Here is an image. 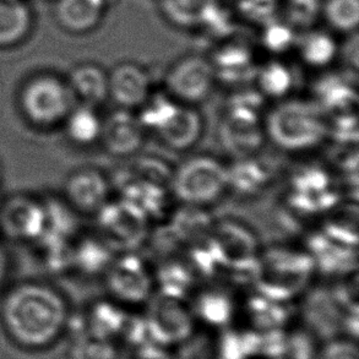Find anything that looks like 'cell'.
<instances>
[{"label": "cell", "instance_id": "6da1fadb", "mask_svg": "<svg viewBox=\"0 0 359 359\" xmlns=\"http://www.w3.org/2000/svg\"><path fill=\"white\" fill-rule=\"evenodd\" d=\"M0 316L16 344L39 350L63 334L70 314L68 303L55 288L41 282H24L5 294Z\"/></svg>", "mask_w": 359, "mask_h": 359}, {"label": "cell", "instance_id": "7a4b0ae2", "mask_svg": "<svg viewBox=\"0 0 359 359\" xmlns=\"http://www.w3.org/2000/svg\"><path fill=\"white\" fill-rule=\"evenodd\" d=\"M264 129L266 141L283 154L309 155L330 140V116L313 98L292 95L272 103Z\"/></svg>", "mask_w": 359, "mask_h": 359}, {"label": "cell", "instance_id": "3957f363", "mask_svg": "<svg viewBox=\"0 0 359 359\" xmlns=\"http://www.w3.org/2000/svg\"><path fill=\"white\" fill-rule=\"evenodd\" d=\"M173 199L189 208L206 210L229 191V165L217 156L198 154L173 168Z\"/></svg>", "mask_w": 359, "mask_h": 359}, {"label": "cell", "instance_id": "277c9868", "mask_svg": "<svg viewBox=\"0 0 359 359\" xmlns=\"http://www.w3.org/2000/svg\"><path fill=\"white\" fill-rule=\"evenodd\" d=\"M266 100L257 90H243L231 98L219 121V142L233 160L257 155L266 141L262 103Z\"/></svg>", "mask_w": 359, "mask_h": 359}, {"label": "cell", "instance_id": "5b68a950", "mask_svg": "<svg viewBox=\"0 0 359 359\" xmlns=\"http://www.w3.org/2000/svg\"><path fill=\"white\" fill-rule=\"evenodd\" d=\"M75 106L68 83L50 74L29 79L20 93V107L24 117L39 128L63 124Z\"/></svg>", "mask_w": 359, "mask_h": 359}, {"label": "cell", "instance_id": "8992f818", "mask_svg": "<svg viewBox=\"0 0 359 359\" xmlns=\"http://www.w3.org/2000/svg\"><path fill=\"white\" fill-rule=\"evenodd\" d=\"M109 299L123 308L146 306L155 297V270L136 252L117 254L103 275Z\"/></svg>", "mask_w": 359, "mask_h": 359}, {"label": "cell", "instance_id": "52a82bcc", "mask_svg": "<svg viewBox=\"0 0 359 359\" xmlns=\"http://www.w3.org/2000/svg\"><path fill=\"white\" fill-rule=\"evenodd\" d=\"M97 234L116 254L136 252L150 234V217L136 205L112 198L97 214Z\"/></svg>", "mask_w": 359, "mask_h": 359}, {"label": "cell", "instance_id": "ba28073f", "mask_svg": "<svg viewBox=\"0 0 359 359\" xmlns=\"http://www.w3.org/2000/svg\"><path fill=\"white\" fill-rule=\"evenodd\" d=\"M144 316L150 342L172 348L189 340L195 330L194 313L185 299L154 297Z\"/></svg>", "mask_w": 359, "mask_h": 359}, {"label": "cell", "instance_id": "9c48e42d", "mask_svg": "<svg viewBox=\"0 0 359 359\" xmlns=\"http://www.w3.org/2000/svg\"><path fill=\"white\" fill-rule=\"evenodd\" d=\"M217 80L209 58L191 54L167 69L163 91L182 104L199 107L214 93Z\"/></svg>", "mask_w": 359, "mask_h": 359}, {"label": "cell", "instance_id": "30bf717a", "mask_svg": "<svg viewBox=\"0 0 359 359\" xmlns=\"http://www.w3.org/2000/svg\"><path fill=\"white\" fill-rule=\"evenodd\" d=\"M46 229L42 200L29 195H14L0 203V232L14 242L36 243Z\"/></svg>", "mask_w": 359, "mask_h": 359}, {"label": "cell", "instance_id": "8fae6325", "mask_svg": "<svg viewBox=\"0 0 359 359\" xmlns=\"http://www.w3.org/2000/svg\"><path fill=\"white\" fill-rule=\"evenodd\" d=\"M112 198V180L96 167L74 170L64 180L63 199L79 215L95 216Z\"/></svg>", "mask_w": 359, "mask_h": 359}, {"label": "cell", "instance_id": "7c38bea8", "mask_svg": "<svg viewBox=\"0 0 359 359\" xmlns=\"http://www.w3.org/2000/svg\"><path fill=\"white\" fill-rule=\"evenodd\" d=\"M147 136L136 112L116 107L103 118L100 144L108 155L129 160L144 149Z\"/></svg>", "mask_w": 359, "mask_h": 359}, {"label": "cell", "instance_id": "4fadbf2b", "mask_svg": "<svg viewBox=\"0 0 359 359\" xmlns=\"http://www.w3.org/2000/svg\"><path fill=\"white\" fill-rule=\"evenodd\" d=\"M206 130L204 114L199 107L178 103L154 135L168 150L184 154L198 147Z\"/></svg>", "mask_w": 359, "mask_h": 359}, {"label": "cell", "instance_id": "5bb4252c", "mask_svg": "<svg viewBox=\"0 0 359 359\" xmlns=\"http://www.w3.org/2000/svg\"><path fill=\"white\" fill-rule=\"evenodd\" d=\"M154 91L151 74L140 64L123 62L108 72V97L117 108L136 112Z\"/></svg>", "mask_w": 359, "mask_h": 359}, {"label": "cell", "instance_id": "9a60e30c", "mask_svg": "<svg viewBox=\"0 0 359 359\" xmlns=\"http://www.w3.org/2000/svg\"><path fill=\"white\" fill-rule=\"evenodd\" d=\"M209 59L217 83L231 86L254 81L259 68L252 49L242 42H226Z\"/></svg>", "mask_w": 359, "mask_h": 359}, {"label": "cell", "instance_id": "2e32d148", "mask_svg": "<svg viewBox=\"0 0 359 359\" xmlns=\"http://www.w3.org/2000/svg\"><path fill=\"white\" fill-rule=\"evenodd\" d=\"M67 83L75 104L100 108L109 101L108 72L97 64L76 65L69 74Z\"/></svg>", "mask_w": 359, "mask_h": 359}, {"label": "cell", "instance_id": "e0dca14e", "mask_svg": "<svg viewBox=\"0 0 359 359\" xmlns=\"http://www.w3.org/2000/svg\"><path fill=\"white\" fill-rule=\"evenodd\" d=\"M106 5L107 0H58L55 16L69 32L86 34L100 25Z\"/></svg>", "mask_w": 359, "mask_h": 359}, {"label": "cell", "instance_id": "ac0fdd59", "mask_svg": "<svg viewBox=\"0 0 359 359\" xmlns=\"http://www.w3.org/2000/svg\"><path fill=\"white\" fill-rule=\"evenodd\" d=\"M116 255L98 234L73 242V269L88 276H103Z\"/></svg>", "mask_w": 359, "mask_h": 359}, {"label": "cell", "instance_id": "d6986e66", "mask_svg": "<svg viewBox=\"0 0 359 359\" xmlns=\"http://www.w3.org/2000/svg\"><path fill=\"white\" fill-rule=\"evenodd\" d=\"M195 319L206 325L224 329L233 320L236 303L229 292L219 288H206L195 297L191 306Z\"/></svg>", "mask_w": 359, "mask_h": 359}, {"label": "cell", "instance_id": "ffe728a7", "mask_svg": "<svg viewBox=\"0 0 359 359\" xmlns=\"http://www.w3.org/2000/svg\"><path fill=\"white\" fill-rule=\"evenodd\" d=\"M296 47L303 64L316 70L329 68L339 55L340 47L325 31L306 29L297 37Z\"/></svg>", "mask_w": 359, "mask_h": 359}, {"label": "cell", "instance_id": "44dd1931", "mask_svg": "<svg viewBox=\"0 0 359 359\" xmlns=\"http://www.w3.org/2000/svg\"><path fill=\"white\" fill-rule=\"evenodd\" d=\"M254 83L255 90L266 101L278 102L292 96L294 88V75L286 63L272 59L259 65Z\"/></svg>", "mask_w": 359, "mask_h": 359}, {"label": "cell", "instance_id": "7402d4cb", "mask_svg": "<svg viewBox=\"0 0 359 359\" xmlns=\"http://www.w3.org/2000/svg\"><path fill=\"white\" fill-rule=\"evenodd\" d=\"M98 108L75 104L64 119L63 126L68 140L79 147H90L100 142L103 118Z\"/></svg>", "mask_w": 359, "mask_h": 359}, {"label": "cell", "instance_id": "603a6c76", "mask_svg": "<svg viewBox=\"0 0 359 359\" xmlns=\"http://www.w3.org/2000/svg\"><path fill=\"white\" fill-rule=\"evenodd\" d=\"M128 319L126 308L108 299L93 304L83 320L88 334L116 341L118 336L123 335Z\"/></svg>", "mask_w": 359, "mask_h": 359}, {"label": "cell", "instance_id": "cb8c5ba5", "mask_svg": "<svg viewBox=\"0 0 359 359\" xmlns=\"http://www.w3.org/2000/svg\"><path fill=\"white\" fill-rule=\"evenodd\" d=\"M32 14L24 0H0V47H11L26 39Z\"/></svg>", "mask_w": 359, "mask_h": 359}, {"label": "cell", "instance_id": "d4e9b609", "mask_svg": "<svg viewBox=\"0 0 359 359\" xmlns=\"http://www.w3.org/2000/svg\"><path fill=\"white\" fill-rule=\"evenodd\" d=\"M327 114L339 109L344 112L357 101V93L350 78L339 74H326L316 83V96L313 98Z\"/></svg>", "mask_w": 359, "mask_h": 359}, {"label": "cell", "instance_id": "484cf974", "mask_svg": "<svg viewBox=\"0 0 359 359\" xmlns=\"http://www.w3.org/2000/svg\"><path fill=\"white\" fill-rule=\"evenodd\" d=\"M233 161V165H229V191L234 189L243 194H252L260 191L271 180L270 170L257 162V155Z\"/></svg>", "mask_w": 359, "mask_h": 359}, {"label": "cell", "instance_id": "4316f807", "mask_svg": "<svg viewBox=\"0 0 359 359\" xmlns=\"http://www.w3.org/2000/svg\"><path fill=\"white\" fill-rule=\"evenodd\" d=\"M217 0H160L161 10L170 24L180 29L199 27Z\"/></svg>", "mask_w": 359, "mask_h": 359}, {"label": "cell", "instance_id": "83f0119b", "mask_svg": "<svg viewBox=\"0 0 359 359\" xmlns=\"http://www.w3.org/2000/svg\"><path fill=\"white\" fill-rule=\"evenodd\" d=\"M321 14L332 29L352 34L358 29L359 0H325Z\"/></svg>", "mask_w": 359, "mask_h": 359}, {"label": "cell", "instance_id": "f1b7e54d", "mask_svg": "<svg viewBox=\"0 0 359 359\" xmlns=\"http://www.w3.org/2000/svg\"><path fill=\"white\" fill-rule=\"evenodd\" d=\"M69 359H118V348L114 341L85 331L74 336Z\"/></svg>", "mask_w": 359, "mask_h": 359}, {"label": "cell", "instance_id": "f546056e", "mask_svg": "<svg viewBox=\"0 0 359 359\" xmlns=\"http://www.w3.org/2000/svg\"><path fill=\"white\" fill-rule=\"evenodd\" d=\"M262 47L266 49L269 53L280 55L290 52L293 47H296V29H292L286 21H280V19L272 21L270 24L262 27Z\"/></svg>", "mask_w": 359, "mask_h": 359}, {"label": "cell", "instance_id": "4dcf8cb0", "mask_svg": "<svg viewBox=\"0 0 359 359\" xmlns=\"http://www.w3.org/2000/svg\"><path fill=\"white\" fill-rule=\"evenodd\" d=\"M323 11L321 0H286L285 18L292 29L306 31L314 27Z\"/></svg>", "mask_w": 359, "mask_h": 359}, {"label": "cell", "instance_id": "1f68e13d", "mask_svg": "<svg viewBox=\"0 0 359 359\" xmlns=\"http://www.w3.org/2000/svg\"><path fill=\"white\" fill-rule=\"evenodd\" d=\"M237 13L248 24L264 27L278 19V0H237Z\"/></svg>", "mask_w": 359, "mask_h": 359}, {"label": "cell", "instance_id": "d6a6232c", "mask_svg": "<svg viewBox=\"0 0 359 359\" xmlns=\"http://www.w3.org/2000/svg\"><path fill=\"white\" fill-rule=\"evenodd\" d=\"M198 29H203V32L208 34L211 39H229L234 31L232 14L219 4V0H217L212 5V8L209 10V13L206 14Z\"/></svg>", "mask_w": 359, "mask_h": 359}, {"label": "cell", "instance_id": "836d02e7", "mask_svg": "<svg viewBox=\"0 0 359 359\" xmlns=\"http://www.w3.org/2000/svg\"><path fill=\"white\" fill-rule=\"evenodd\" d=\"M273 359H314V347L304 335L281 336L272 347Z\"/></svg>", "mask_w": 359, "mask_h": 359}, {"label": "cell", "instance_id": "e575fe53", "mask_svg": "<svg viewBox=\"0 0 359 359\" xmlns=\"http://www.w3.org/2000/svg\"><path fill=\"white\" fill-rule=\"evenodd\" d=\"M316 359H358V352L350 341L334 340L329 342Z\"/></svg>", "mask_w": 359, "mask_h": 359}, {"label": "cell", "instance_id": "d590c367", "mask_svg": "<svg viewBox=\"0 0 359 359\" xmlns=\"http://www.w3.org/2000/svg\"><path fill=\"white\" fill-rule=\"evenodd\" d=\"M133 359H177L168 347L146 342L136 347Z\"/></svg>", "mask_w": 359, "mask_h": 359}, {"label": "cell", "instance_id": "8d00e7d4", "mask_svg": "<svg viewBox=\"0 0 359 359\" xmlns=\"http://www.w3.org/2000/svg\"><path fill=\"white\" fill-rule=\"evenodd\" d=\"M350 39H347L345 46L340 48L339 54H342V57L346 59L347 63L351 65L353 64V68L357 69V64H358V34L357 31L352 32Z\"/></svg>", "mask_w": 359, "mask_h": 359}, {"label": "cell", "instance_id": "74e56055", "mask_svg": "<svg viewBox=\"0 0 359 359\" xmlns=\"http://www.w3.org/2000/svg\"><path fill=\"white\" fill-rule=\"evenodd\" d=\"M6 273H8V257L5 255L3 248L0 247V285L4 281Z\"/></svg>", "mask_w": 359, "mask_h": 359}]
</instances>
